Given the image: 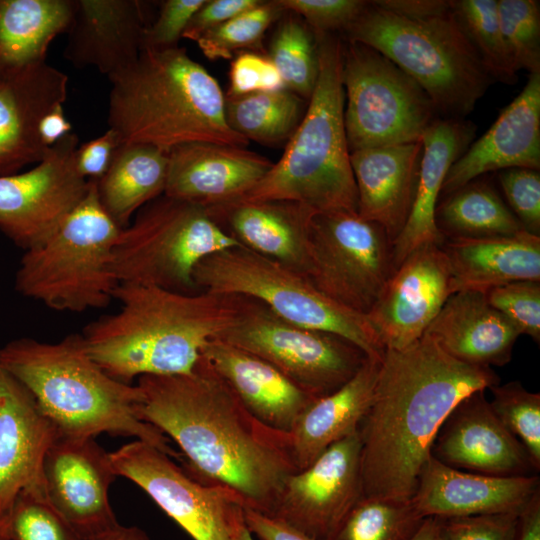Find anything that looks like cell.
Here are the masks:
<instances>
[{
  "label": "cell",
  "mask_w": 540,
  "mask_h": 540,
  "mask_svg": "<svg viewBox=\"0 0 540 540\" xmlns=\"http://www.w3.org/2000/svg\"><path fill=\"white\" fill-rule=\"evenodd\" d=\"M168 155L157 147L122 143L106 173L96 181L98 199L115 224L127 227L146 204L164 194Z\"/></svg>",
  "instance_id": "34"
},
{
  "label": "cell",
  "mask_w": 540,
  "mask_h": 540,
  "mask_svg": "<svg viewBox=\"0 0 540 540\" xmlns=\"http://www.w3.org/2000/svg\"><path fill=\"white\" fill-rule=\"evenodd\" d=\"M244 520L250 533L260 540H316L280 519L250 508L245 507Z\"/></svg>",
  "instance_id": "52"
},
{
  "label": "cell",
  "mask_w": 540,
  "mask_h": 540,
  "mask_svg": "<svg viewBox=\"0 0 540 540\" xmlns=\"http://www.w3.org/2000/svg\"><path fill=\"white\" fill-rule=\"evenodd\" d=\"M285 12L277 0L261 1L257 6L206 32L196 42L210 60L231 59L239 50L258 49L269 26Z\"/></svg>",
  "instance_id": "40"
},
{
  "label": "cell",
  "mask_w": 540,
  "mask_h": 540,
  "mask_svg": "<svg viewBox=\"0 0 540 540\" xmlns=\"http://www.w3.org/2000/svg\"><path fill=\"white\" fill-rule=\"evenodd\" d=\"M476 126L469 120L437 117L422 136L415 199L408 220L392 244L393 267L424 244L441 245L444 236L435 222V210L445 177L452 164L475 137Z\"/></svg>",
  "instance_id": "30"
},
{
  "label": "cell",
  "mask_w": 540,
  "mask_h": 540,
  "mask_svg": "<svg viewBox=\"0 0 540 540\" xmlns=\"http://www.w3.org/2000/svg\"><path fill=\"white\" fill-rule=\"evenodd\" d=\"M68 76L46 62L0 83V176L41 162L49 152L41 140L42 118L67 97Z\"/></svg>",
  "instance_id": "24"
},
{
  "label": "cell",
  "mask_w": 540,
  "mask_h": 540,
  "mask_svg": "<svg viewBox=\"0 0 540 540\" xmlns=\"http://www.w3.org/2000/svg\"><path fill=\"white\" fill-rule=\"evenodd\" d=\"M450 295L441 245L424 244L393 270L366 317L385 349H402L424 334Z\"/></svg>",
  "instance_id": "18"
},
{
  "label": "cell",
  "mask_w": 540,
  "mask_h": 540,
  "mask_svg": "<svg viewBox=\"0 0 540 540\" xmlns=\"http://www.w3.org/2000/svg\"><path fill=\"white\" fill-rule=\"evenodd\" d=\"M287 89L309 100L318 77L316 40L312 30L294 14L281 19L267 56Z\"/></svg>",
  "instance_id": "38"
},
{
  "label": "cell",
  "mask_w": 540,
  "mask_h": 540,
  "mask_svg": "<svg viewBox=\"0 0 540 540\" xmlns=\"http://www.w3.org/2000/svg\"><path fill=\"white\" fill-rule=\"evenodd\" d=\"M240 246L198 205L166 195L143 206L121 229L112 269L120 283L197 292L193 273L216 252Z\"/></svg>",
  "instance_id": "10"
},
{
  "label": "cell",
  "mask_w": 540,
  "mask_h": 540,
  "mask_svg": "<svg viewBox=\"0 0 540 540\" xmlns=\"http://www.w3.org/2000/svg\"><path fill=\"white\" fill-rule=\"evenodd\" d=\"M424 519L411 501L362 496L328 540H410Z\"/></svg>",
  "instance_id": "37"
},
{
  "label": "cell",
  "mask_w": 540,
  "mask_h": 540,
  "mask_svg": "<svg viewBox=\"0 0 540 540\" xmlns=\"http://www.w3.org/2000/svg\"><path fill=\"white\" fill-rule=\"evenodd\" d=\"M503 41L515 71L540 74V4L536 0H498Z\"/></svg>",
  "instance_id": "41"
},
{
  "label": "cell",
  "mask_w": 540,
  "mask_h": 540,
  "mask_svg": "<svg viewBox=\"0 0 540 540\" xmlns=\"http://www.w3.org/2000/svg\"><path fill=\"white\" fill-rule=\"evenodd\" d=\"M216 339L264 359L316 398L342 387L368 357L338 335L288 322L243 296L236 319Z\"/></svg>",
  "instance_id": "12"
},
{
  "label": "cell",
  "mask_w": 540,
  "mask_h": 540,
  "mask_svg": "<svg viewBox=\"0 0 540 540\" xmlns=\"http://www.w3.org/2000/svg\"><path fill=\"white\" fill-rule=\"evenodd\" d=\"M287 12L303 17L313 33L345 32L366 8L363 0H277Z\"/></svg>",
  "instance_id": "46"
},
{
  "label": "cell",
  "mask_w": 540,
  "mask_h": 540,
  "mask_svg": "<svg viewBox=\"0 0 540 540\" xmlns=\"http://www.w3.org/2000/svg\"><path fill=\"white\" fill-rule=\"evenodd\" d=\"M42 474L47 499L83 540L119 525L108 496L117 475L94 438L59 436L44 456Z\"/></svg>",
  "instance_id": "17"
},
{
  "label": "cell",
  "mask_w": 540,
  "mask_h": 540,
  "mask_svg": "<svg viewBox=\"0 0 540 540\" xmlns=\"http://www.w3.org/2000/svg\"><path fill=\"white\" fill-rule=\"evenodd\" d=\"M59 436L29 390L0 364V540H10L18 495L44 487V456Z\"/></svg>",
  "instance_id": "19"
},
{
  "label": "cell",
  "mask_w": 540,
  "mask_h": 540,
  "mask_svg": "<svg viewBox=\"0 0 540 540\" xmlns=\"http://www.w3.org/2000/svg\"><path fill=\"white\" fill-rule=\"evenodd\" d=\"M193 279L197 291L254 299L288 322L348 340L369 358L381 359L385 351L366 315L325 296L305 275L242 246L201 260Z\"/></svg>",
  "instance_id": "9"
},
{
  "label": "cell",
  "mask_w": 540,
  "mask_h": 540,
  "mask_svg": "<svg viewBox=\"0 0 540 540\" xmlns=\"http://www.w3.org/2000/svg\"><path fill=\"white\" fill-rule=\"evenodd\" d=\"M372 2L384 10L413 20L437 17L451 11L450 0H378Z\"/></svg>",
  "instance_id": "53"
},
{
  "label": "cell",
  "mask_w": 540,
  "mask_h": 540,
  "mask_svg": "<svg viewBox=\"0 0 540 540\" xmlns=\"http://www.w3.org/2000/svg\"><path fill=\"white\" fill-rule=\"evenodd\" d=\"M58 229L23 254L15 289L59 312L80 313L107 307L119 282L112 269L121 228L102 207L96 181Z\"/></svg>",
  "instance_id": "8"
},
{
  "label": "cell",
  "mask_w": 540,
  "mask_h": 540,
  "mask_svg": "<svg viewBox=\"0 0 540 540\" xmlns=\"http://www.w3.org/2000/svg\"><path fill=\"white\" fill-rule=\"evenodd\" d=\"M109 80L108 124L122 143L168 152L192 142L238 147L249 142L229 127L218 81L185 48L142 49Z\"/></svg>",
  "instance_id": "5"
},
{
  "label": "cell",
  "mask_w": 540,
  "mask_h": 540,
  "mask_svg": "<svg viewBox=\"0 0 540 540\" xmlns=\"http://www.w3.org/2000/svg\"><path fill=\"white\" fill-rule=\"evenodd\" d=\"M109 457L117 476L138 485L194 540H241L245 504L234 490L197 478L140 440Z\"/></svg>",
  "instance_id": "14"
},
{
  "label": "cell",
  "mask_w": 540,
  "mask_h": 540,
  "mask_svg": "<svg viewBox=\"0 0 540 540\" xmlns=\"http://www.w3.org/2000/svg\"><path fill=\"white\" fill-rule=\"evenodd\" d=\"M92 540H150L148 535L136 526L118 525L112 530L92 539Z\"/></svg>",
  "instance_id": "56"
},
{
  "label": "cell",
  "mask_w": 540,
  "mask_h": 540,
  "mask_svg": "<svg viewBox=\"0 0 540 540\" xmlns=\"http://www.w3.org/2000/svg\"><path fill=\"white\" fill-rule=\"evenodd\" d=\"M344 125L350 152L418 142L438 117L426 92L374 48L345 41Z\"/></svg>",
  "instance_id": "11"
},
{
  "label": "cell",
  "mask_w": 540,
  "mask_h": 540,
  "mask_svg": "<svg viewBox=\"0 0 540 540\" xmlns=\"http://www.w3.org/2000/svg\"><path fill=\"white\" fill-rule=\"evenodd\" d=\"M205 1H163L157 18L144 31L142 49L165 50L178 47L177 43L188 23Z\"/></svg>",
  "instance_id": "49"
},
{
  "label": "cell",
  "mask_w": 540,
  "mask_h": 540,
  "mask_svg": "<svg viewBox=\"0 0 540 540\" xmlns=\"http://www.w3.org/2000/svg\"><path fill=\"white\" fill-rule=\"evenodd\" d=\"M164 195L205 209L242 199L273 163L245 147L192 142L168 152Z\"/></svg>",
  "instance_id": "21"
},
{
  "label": "cell",
  "mask_w": 540,
  "mask_h": 540,
  "mask_svg": "<svg viewBox=\"0 0 540 540\" xmlns=\"http://www.w3.org/2000/svg\"><path fill=\"white\" fill-rule=\"evenodd\" d=\"M452 294L488 290L516 281H540V236L445 238Z\"/></svg>",
  "instance_id": "31"
},
{
  "label": "cell",
  "mask_w": 540,
  "mask_h": 540,
  "mask_svg": "<svg viewBox=\"0 0 540 540\" xmlns=\"http://www.w3.org/2000/svg\"><path fill=\"white\" fill-rule=\"evenodd\" d=\"M440 518H425L410 540H437Z\"/></svg>",
  "instance_id": "57"
},
{
  "label": "cell",
  "mask_w": 540,
  "mask_h": 540,
  "mask_svg": "<svg viewBox=\"0 0 540 540\" xmlns=\"http://www.w3.org/2000/svg\"><path fill=\"white\" fill-rule=\"evenodd\" d=\"M344 34L345 40L374 48L408 74L441 118L465 119L494 82L452 11L413 20L369 1Z\"/></svg>",
  "instance_id": "7"
},
{
  "label": "cell",
  "mask_w": 540,
  "mask_h": 540,
  "mask_svg": "<svg viewBox=\"0 0 540 540\" xmlns=\"http://www.w3.org/2000/svg\"><path fill=\"white\" fill-rule=\"evenodd\" d=\"M499 383L492 368L453 358L426 334L402 349H385L358 428L362 496L410 501L451 410Z\"/></svg>",
  "instance_id": "2"
},
{
  "label": "cell",
  "mask_w": 540,
  "mask_h": 540,
  "mask_svg": "<svg viewBox=\"0 0 540 540\" xmlns=\"http://www.w3.org/2000/svg\"><path fill=\"white\" fill-rule=\"evenodd\" d=\"M444 238H488L525 231L499 193L485 179L476 178L445 195L435 210Z\"/></svg>",
  "instance_id": "35"
},
{
  "label": "cell",
  "mask_w": 540,
  "mask_h": 540,
  "mask_svg": "<svg viewBox=\"0 0 540 540\" xmlns=\"http://www.w3.org/2000/svg\"><path fill=\"white\" fill-rule=\"evenodd\" d=\"M10 540H83L52 506L44 487L23 490L17 497L9 526Z\"/></svg>",
  "instance_id": "43"
},
{
  "label": "cell",
  "mask_w": 540,
  "mask_h": 540,
  "mask_svg": "<svg viewBox=\"0 0 540 540\" xmlns=\"http://www.w3.org/2000/svg\"><path fill=\"white\" fill-rule=\"evenodd\" d=\"M241 540H253L252 534L247 529V527H245L243 532H242Z\"/></svg>",
  "instance_id": "58"
},
{
  "label": "cell",
  "mask_w": 540,
  "mask_h": 540,
  "mask_svg": "<svg viewBox=\"0 0 540 540\" xmlns=\"http://www.w3.org/2000/svg\"><path fill=\"white\" fill-rule=\"evenodd\" d=\"M431 457L455 469L490 476H531L539 471L520 441L477 390L448 414L433 441Z\"/></svg>",
  "instance_id": "20"
},
{
  "label": "cell",
  "mask_w": 540,
  "mask_h": 540,
  "mask_svg": "<svg viewBox=\"0 0 540 540\" xmlns=\"http://www.w3.org/2000/svg\"><path fill=\"white\" fill-rule=\"evenodd\" d=\"M538 492L537 475H484L461 471L430 457L410 501L421 518L520 514Z\"/></svg>",
  "instance_id": "22"
},
{
  "label": "cell",
  "mask_w": 540,
  "mask_h": 540,
  "mask_svg": "<svg viewBox=\"0 0 540 540\" xmlns=\"http://www.w3.org/2000/svg\"><path fill=\"white\" fill-rule=\"evenodd\" d=\"M498 180L510 210L525 231L540 236V173L528 168L498 172Z\"/></svg>",
  "instance_id": "45"
},
{
  "label": "cell",
  "mask_w": 540,
  "mask_h": 540,
  "mask_svg": "<svg viewBox=\"0 0 540 540\" xmlns=\"http://www.w3.org/2000/svg\"><path fill=\"white\" fill-rule=\"evenodd\" d=\"M424 334L453 358L489 368L510 362L514 344L521 335L480 291L450 295Z\"/></svg>",
  "instance_id": "29"
},
{
  "label": "cell",
  "mask_w": 540,
  "mask_h": 540,
  "mask_svg": "<svg viewBox=\"0 0 540 540\" xmlns=\"http://www.w3.org/2000/svg\"><path fill=\"white\" fill-rule=\"evenodd\" d=\"M519 518L517 540H540V492L530 500Z\"/></svg>",
  "instance_id": "55"
},
{
  "label": "cell",
  "mask_w": 540,
  "mask_h": 540,
  "mask_svg": "<svg viewBox=\"0 0 540 540\" xmlns=\"http://www.w3.org/2000/svg\"><path fill=\"white\" fill-rule=\"evenodd\" d=\"M393 270L392 242L381 225L351 211L313 215L306 277L325 296L366 315Z\"/></svg>",
  "instance_id": "13"
},
{
  "label": "cell",
  "mask_w": 540,
  "mask_h": 540,
  "mask_svg": "<svg viewBox=\"0 0 540 540\" xmlns=\"http://www.w3.org/2000/svg\"><path fill=\"white\" fill-rule=\"evenodd\" d=\"M142 421L172 439L199 479L234 490L245 507L269 515L294 471L289 433L257 420L201 356L187 374L145 375Z\"/></svg>",
  "instance_id": "1"
},
{
  "label": "cell",
  "mask_w": 540,
  "mask_h": 540,
  "mask_svg": "<svg viewBox=\"0 0 540 540\" xmlns=\"http://www.w3.org/2000/svg\"><path fill=\"white\" fill-rule=\"evenodd\" d=\"M114 299L119 310L90 322L81 335L89 356L126 384L190 373L207 343L232 325L241 302L239 295L129 283L117 286Z\"/></svg>",
  "instance_id": "3"
},
{
  "label": "cell",
  "mask_w": 540,
  "mask_h": 540,
  "mask_svg": "<svg viewBox=\"0 0 540 540\" xmlns=\"http://www.w3.org/2000/svg\"><path fill=\"white\" fill-rule=\"evenodd\" d=\"M286 88L271 60L255 52H241L230 65L229 90L226 97Z\"/></svg>",
  "instance_id": "48"
},
{
  "label": "cell",
  "mask_w": 540,
  "mask_h": 540,
  "mask_svg": "<svg viewBox=\"0 0 540 540\" xmlns=\"http://www.w3.org/2000/svg\"><path fill=\"white\" fill-rule=\"evenodd\" d=\"M313 34L318 77L304 116L280 160L242 199L292 201L316 213L357 212L344 125L343 42L332 33Z\"/></svg>",
  "instance_id": "6"
},
{
  "label": "cell",
  "mask_w": 540,
  "mask_h": 540,
  "mask_svg": "<svg viewBox=\"0 0 540 540\" xmlns=\"http://www.w3.org/2000/svg\"><path fill=\"white\" fill-rule=\"evenodd\" d=\"M358 431L329 446L284 481L269 516L328 540L362 497Z\"/></svg>",
  "instance_id": "16"
},
{
  "label": "cell",
  "mask_w": 540,
  "mask_h": 540,
  "mask_svg": "<svg viewBox=\"0 0 540 540\" xmlns=\"http://www.w3.org/2000/svg\"><path fill=\"white\" fill-rule=\"evenodd\" d=\"M490 406L529 454L540 470V394L530 392L518 381L496 384L490 388Z\"/></svg>",
  "instance_id": "42"
},
{
  "label": "cell",
  "mask_w": 540,
  "mask_h": 540,
  "mask_svg": "<svg viewBox=\"0 0 540 540\" xmlns=\"http://www.w3.org/2000/svg\"><path fill=\"white\" fill-rule=\"evenodd\" d=\"M0 364L29 390L60 437L132 436L182 459L168 437L140 419L138 385L109 376L89 356L81 333L57 342L12 340L0 348Z\"/></svg>",
  "instance_id": "4"
},
{
  "label": "cell",
  "mask_w": 540,
  "mask_h": 540,
  "mask_svg": "<svg viewBox=\"0 0 540 540\" xmlns=\"http://www.w3.org/2000/svg\"><path fill=\"white\" fill-rule=\"evenodd\" d=\"M71 132L32 169L0 176V230L24 251L43 244L85 197L90 180L75 165Z\"/></svg>",
  "instance_id": "15"
},
{
  "label": "cell",
  "mask_w": 540,
  "mask_h": 540,
  "mask_svg": "<svg viewBox=\"0 0 540 540\" xmlns=\"http://www.w3.org/2000/svg\"><path fill=\"white\" fill-rule=\"evenodd\" d=\"M206 210L240 246L307 276L312 209L292 201L239 199Z\"/></svg>",
  "instance_id": "26"
},
{
  "label": "cell",
  "mask_w": 540,
  "mask_h": 540,
  "mask_svg": "<svg viewBox=\"0 0 540 540\" xmlns=\"http://www.w3.org/2000/svg\"><path fill=\"white\" fill-rule=\"evenodd\" d=\"M519 515L440 518L437 540H517Z\"/></svg>",
  "instance_id": "47"
},
{
  "label": "cell",
  "mask_w": 540,
  "mask_h": 540,
  "mask_svg": "<svg viewBox=\"0 0 540 540\" xmlns=\"http://www.w3.org/2000/svg\"><path fill=\"white\" fill-rule=\"evenodd\" d=\"M139 0H75L65 58L77 68L92 66L111 78L138 58L147 22Z\"/></svg>",
  "instance_id": "25"
},
{
  "label": "cell",
  "mask_w": 540,
  "mask_h": 540,
  "mask_svg": "<svg viewBox=\"0 0 540 540\" xmlns=\"http://www.w3.org/2000/svg\"><path fill=\"white\" fill-rule=\"evenodd\" d=\"M381 359L369 358L338 390L315 399L289 432L297 470L311 464L329 446L358 431L374 394Z\"/></svg>",
  "instance_id": "32"
},
{
  "label": "cell",
  "mask_w": 540,
  "mask_h": 540,
  "mask_svg": "<svg viewBox=\"0 0 540 540\" xmlns=\"http://www.w3.org/2000/svg\"><path fill=\"white\" fill-rule=\"evenodd\" d=\"M75 0H0V83L46 62L50 43L66 33Z\"/></svg>",
  "instance_id": "33"
},
{
  "label": "cell",
  "mask_w": 540,
  "mask_h": 540,
  "mask_svg": "<svg viewBox=\"0 0 540 540\" xmlns=\"http://www.w3.org/2000/svg\"><path fill=\"white\" fill-rule=\"evenodd\" d=\"M488 303L536 343L540 341V281H516L485 292Z\"/></svg>",
  "instance_id": "44"
},
{
  "label": "cell",
  "mask_w": 540,
  "mask_h": 540,
  "mask_svg": "<svg viewBox=\"0 0 540 540\" xmlns=\"http://www.w3.org/2000/svg\"><path fill=\"white\" fill-rule=\"evenodd\" d=\"M462 31L495 80L513 84L516 71L506 50L498 18V0H450Z\"/></svg>",
  "instance_id": "39"
},
{
  "label": "cell",
  "mask_w": 540,
  "mask_h": 540,
  "mask_svg": "<svg viewBox=\"0 0 540 540\" xmlns=\"http://www.w3.org/2000/svg\"><path fill=\"white\" fill-rule=\"evenodd\" d=\"M260 0H206L193 15L182 38L197 41L203 34L257 6Z\"/></svg>",
  "instance_id": "51"
},
{
  "label": "cell",
  "mask_w": 540,
  "mask_h": 540,
  "mask_svg": "<svg viewBox=\"0 0 540 540\" xmlns=\"http://www.w3.org/2000/svg\"><path fill=\"white\" fill-rule=\"evenodd\" d=\"M422 141L350 152L359 216L381 225L392 244L415 199Z\"/></svg>",
  "instance_id": "28"
},
{
  "label": "cell",
  "mask_w": 540,
  "mask_h": 540,
  "mask_svg": "<svg viewBox=\"0 0 540 540\" xmlns=\"http://www.w3.org/2000/svg\"><path fill=\"white\" fill-rule=\"evenodd\" d=\"M201 356L244 407L271 429L289 433L317 399L264 359L222 340L209 341Z\"/></svg>",
  "instance_id": "27"
},
{
  "label": "cell",
  "mask_w": 540,
  "mask_h": 540,
  "mask_svg": "<svg viewBox=\"0 0 540 540\" xmlns=\"http://www.w3.org/2000/svg\"><path fill=\"white\" fill-rule=\"evenodd\" d=\"M71 123L67 120L62 105L48 112L41 120L39 134L47 147H52L72 131Z\"/></svg>",
  "instance_id": "54"
},
{
  "label": "cell",
  "mask_w": 540,
  "mask_h": 540,
  "mask_svg": "<svg viewBox=\"0 0 540 540\" xmlns=\"http://www.w3.org/2000/svg\"><path fill=\"white\" fill-rule=\"evenodd\" d=\"M509 168L540 169V74H529L522 91L452 164L441 195L486 173Z\"/></svg>",
  "instance_id": "23"
},
{
  "label": "cell",
  "mask_w": 540,
  "mask_h": 540,
  "mask_svg": "<svg viewBox=\"0 0 540 540\" xmlns=\"http://www.w3.org/2000/svg\"><path fill=\"white\" fill-rule=\"evenodd\" d=\"M305 111V100L287 88L225 97L229 127L246 140L263 144L289 140Z\"/></svg>",
  "instance_id": "36"
},
{
  "label": "cell",
  "mask_w": 540,
  "mask_h": 540,
  "mask_svg": "<svg viewBox=\"0 0 540 540\" xmlns=\"http://www.w3.org/2000/svg\"><path fill=\"white\" fill-rule=\"evenodd\" d=\"M121 144L119 135L109 128L101 136L78 146L75 165L79 174L86 180L98 181L110 167Z\"/></svg>",
  "instance_id": "50"
}]
</instances>
